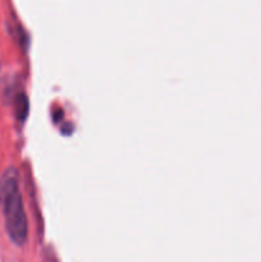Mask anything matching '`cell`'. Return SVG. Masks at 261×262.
Listing matches in <instances>:
<instances>
[{"instance_id": "obj_2", "label": "cell", "mask_w": 261, "mask_h": 262, "mask_svg": "<svg viewBox=\"0 0 261 262\" xmlns=\"http://www.w3.org/2000/svg\"><path fill=\"white\" fill-rule=\"evenodd\" d=\"M17 115L19 118H25L26 113H27V100H26L25 95L19 96L17 101Z\"/></svg>"}, {"instance_id": "obj_1", "label": "cell", "mask_w": 261, "mask_h": 262, "mask_svg": "<svg viewBox=\"0 0 261 262\" xmlns=\"http://www.w3.org/2000/svg\"><path fill=\"white\" fill-rule=\"evenodd\" d=\"M0 202L3 204V210H4L8 235L13 243L22 246L27 239L28 222L19 188L3 197Z\"/></svg>"}]
</instances>
